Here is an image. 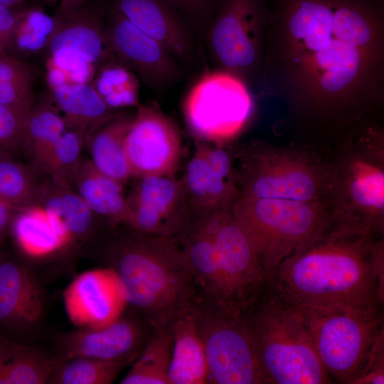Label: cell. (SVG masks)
<instances>
[{"label":"cell","mask_w":384,"mask_h":384,"mask_svg":"<svg viewBox=\"0 0 384 384\" xmlns=\"http://www.w3.org/2000/svg\"><path fill=\"white\" fill-rule=\"evenodd\" d=\"M23 8L22 5L0 6V48H5Z\"/></svg>","instance_id":"40"},{"label":"cell","mask_w":384,"mask_h":384,"mask_svg":"<svg viewBox=\"0 0 384 384\" xmlns=\"http://www.w3.org/2000/svg\"><path fill=\"white\" fill-rule=\"evenodd\" d=\"M171 326L154 329L121 384H169L173 350Z\"/></svg>","instance_id":"31"},{"label":"cell","mask_w":384,"mask_h":384,"mask_svg":"<svg viewBox=\"0 0 384 384\" xmlns=\"http://www.w3.org/2000/svg\"><path fill=\"white\" fill-rule=\"evenodd\" d=\"M328 201L336 223L379 235L384 228L383 129L368 121L343 137Z\"/></svg>","instance_id":"5"},{"label":"cell","mask_w":384,"mask_h":384,"mask_svg":"<svg viewBox=\"0 0 384 384\" xmlns=\"http://www.w3.org/2000/svg\"><path fill=\"white\" fill-rule=\"evenodd\" d=\"M60 16L62 21L46 49L47 56L73 60L97 69L109 62H120L107 36L104 8L86 1L78 9Z\"/></svg>","instance_id":"17"},{"label":"cell","mask_w":384,"mask_h":384,"mask_svg":"<svg viewBox=\"0 0 384 384\" xmlns=\"http://www.w3.org/2000/svg\"><path fill=\"white\" fill-rule=\"evenodd\" d=\"M262 80L295 114L344 135L384 102V0H267Z\"/></svg>","instance_id":"1"},{"label":"cell","mask_w":384,"mask_h":384,"mask_svg":"<svg viewBox=\"0 0 384 384\" xmlns=\"http://www.w3.org/2000/svg\"><path fill=\"white\" fill-rule=\"evenodd\" d=\"M209 383L263 384L242 313L198 295L193 308Z\"/></svg>","instance_id":"9"},{"label":"cell","mask_w":384,"mask_h":384,"mask_svg":"<svg viewBox=\"0 0 384 384\" xmlns=\"http://www.w3.org/2000/svg\"><path fill=\"white\" fill-rule=\"evenodd\" d=\"M62 18L48 15L38 6H23L4 49L22 59L46 50Z\"/></svg>","instance_id":"29"},{"label":"cell","mask_w":384,"mask_h":384,"mask_svg":"<svg viewBox=\"0 0 384 384\" xmlns=\"http://www.w3.org/2000/svg\"><path fill=\"white\" fill-rule=\"evenodd\" d=\"M210 43L224 71L245 82V77H262L266 31L270 20L267 0H218Z\"/></svg>","instance_id":"11"},{"label":"cell","mask_w":384,"mask_h":384,"mask_svg":"<svg viewBox=\"0 0 384 384\" xmlns=\"http://www.w3.org/2000/svg\"><path fill=\"white\" fill-rule=\"evenodd\" d=\"M138 179L126 197L125 225L144 235L177 240L192 218L182 181L175 176Z\"/></svg>","instance_id":"13"},{"label":"cell","mask_w":384,"mask_h":384,"mask_svg":"<svg viewBox=\"0 0 384 384\" xmlns=\"http://www.w3.org/2000/svg\"><path fill=\"white\" fill-rule=\"evenodd\" d=\"M36 170L17 161L12 154L0 151V200L18 209L33 205L41 184Z\"/></svg>","instance_id":"36"},{"label":"cell","mask_w":384,"mask_h":384,"mask_svg":"<svg viewBox=\"0 0 384 384\" xmlns=\"http://www.w3.org/2000/svg\"><path fill=\"white\" fill-rule=\"evenodd\" d=\"M58 361L0 336V384L48 383Z\"/></svg>","instance_id":"28"},{"label":"cell","mask_w":384,"mask_h":384,"mask_svg":"<svg viewBox=\"0 0 384 384\" xmlns=\"http://www.w3.org/2000/svg\"><path fill=\"white\" fill-rule=\"evenodd\" d=\"M11 232L20 249L32 257L49 255L69 245L60 228L37 205L17 211Z\"/></svg>","instance_id":"27"},{"label":"cell","mask_w":384,"mask_h":384,"mask_svg":"<svg viewBox=\"0 0 384 384\" xmlns=\"http://www.w3.org/2000/svg\"><path fill=\"white\" fill-rule=\"evenodd\" d=\"M181 181L192 215L210 211V178L206 158L204 142L198 141L196 143L194 154L186 166Z\"/></svg>","instance_id":"37"},{"label":"cell","mask_w":384,"mask_h":384,"mask_svg":"<svg viewBox=\"0 0 384 384\" xmlns=\"http://www.w3.org/2000/svg\"><path fill=\"white\" fill-rule=\"evenodd\" d=\"M29 0H0V6H15L25 4Z\"/></svg>","instance_id":"44"},{"label":"cell","mask_w":384,"mask_h":384,"mask_svg":"<svg viewBox=\"0 0 384 384\" xmlns=\"http://www.w3.org/2000/svg\"><path fill=\"white\" fill-rule=\"evenodd\" d=\"M242 314L263 384L333 383L318 357L302 308L267 283Z\"/></svg>","instance_id":"4"},{"label":"cell","mask_w":384,"mask_h":384,"mask_svg":"<svg viewBox=\"0 0 384 384\" xmlns=\"http://www.w3.org/2000/svg\"><path fill=\"white\" fill-rule=\"evenodd\" d=\"M26 121L0 104V151L14 154L21 148Z\"/></svg>","instance_id":"38"},{"label":"cell","mask_w":384,"mask_h":384,"mask_svg":"<svg viewBox=\"0 0 384 384\" xmlns=\"http://www.w3.org/2000/svg\"><path fill=\"white\" fill-rule=\"evenodd\" d=\"M177 242L193 274L198 295L230 310L242 313L233 302L219 254L212 240L191 220Z\"/></svg>","instance_id":"19"},{"label":"cell","mask_w":384,"mask_h":384,"mask_svg":"<svg viewBox=\"0 0 384 384\" xmlns=\"http://www.w3.org/2000/svg\"><path fill=\"white\" fill-rule=\"evenodd\" d=\"M73 186L95 214L125 225L127 205L124 186L97 170L90 159H82L74 175Z\"/></svg>","instance_id":"25"},{"label":"cell","mask_w":384,"mask_h":384,"mask_svg":"<svg viewBox=\"0 0 384 384\" xmlns=\"http://www.w3.org/2000/svg\"><path fill=\"white\" fill-rule=\"evenodd\" d=\"M33 205L46 212L69 244L87 235L92 228L95 214L77 192L50 178L41 183Z\"/></svg>","instance_id":"22"},{"label":"cell","mask_w":384,"mask_h":384,"mask_svg":"<svg viewBox=\"0 0 384 384\" xmlns=\"http://www.w3.org/2000/svg\"><path fill=\"white\" fill-rule=\"evenodd\" d=\"M300 308L329 378L338 383L356 384L383 336V313Z\"/></svg>","instance_id":"8"},{"label":"cell","mask_w":384,"mask_h":384,"mask_svg":"<svg viewBox=\"0 0 384 384\" xmlns=\"http://www.w3.org/2000/svg\"><path fill=\"white\" fill-rule=\"evenodd\" d=\"M107 36L119 60L151 88H163L178 77L174 57L129 21L112 4L106 12Z\"/></svg>","instance_id":"15"},{"label":"cell","mask_w":384,"mask_h":384,"mask_svg":"<svg viewBox=\"0 0 384 384\" xmlns=\"http://www.w3.org/2000/svg\"><path fill=\"white\" fill-rule=\"evenodd\" d=\"M232 212L249 238L269 278L299 245L331 220L328 201L239 197Z\"/></svg>","instance_id":"7"},{"label":"cell","mask_w":384,"mask_h":384,"mask_svg":"<svg viewBox=\"0 0 384 384\" xmlns=\"http://www.w3.org/2000/svg\"><path fill=\"white\" fill-rule=\"evenodd\" d=\"M19 209L0 200V242L11 232V224Z\"/></svg>","instance_id":"42"},{"label":"cell","mask_w":384,"mask_h":384,"mask_svg":"<svg viewBox=\"0 0 384 384\" xmlns=\"http://www.w3.org/2000/svg\"><path fill=\"white\" fill-rule=\"evenodd\" d=\"M107 256L127 305L154 329L192 311L198 289L177 240L129 228L112 241Z\"/></svg>","instance_id":"3"},{"label":"cell","mask_w":384,"mask_h":384,"mask_svg":"<svg viewBox=\"0 0 384 384\" xmlns=\"http://www.w3.org/2000/svg\"><path fill=\"white\" fill-rule=\"evenodd\" d=\"M134 361H105L88 357H72L58 361L48 383L110 384Z\"/></svg>","instance_id":"33"},{"label":"cell","mask_w":384,"mask_h":384,"mask_svg":"<svg viewBox=\"0 0 384 384\" xmlns=\"http://www.w3.org/2000/svg\"><path fill=\"white\" fill-rule=\"evenodd\" d=\"M383 338L384 336H382L376 343L368 366L356 384L384 383Z\"/></svg>","instance_id":"39"},{"label":"cell","mask_w":384,"mask_h":384,"mask_svg":"<svg viewBox=\"0 0 384 384\" xmlns=\"http://www.w3.org/2000/svg\"><path fill=\"white\" fill-rule=\"evenodd\" d=\"M85 137L80 132L68 128L49 149L36 166L58 183L72 188L74 175L82 160Z\"/></svg>","instance_id":"35"},{"label":"cell","mask_w":384,"mask_h":384,"mask_svg":"<svg viewBox=\"0 0 384 384\" xmlns=\"http://www.w3.org/2000/svg\"><path fill=\"white\" fill-rule=\"evenodd\" d=\"M231 208L195 215L191 220L214 243L233 302L243 312L259 298L267 285L268 278Z\"/></svg>","instance_id":"12"},{"label":"cell","mask_w":384,"mask_h":384,"mask_svg":"<svg viewBox=\"0 0 384 384\" xmlns=\"http://www.w3.org/2000/svg\"><path fill=\"white\" fill-rule=\"evenodd\" d=\"M132 177L174 176L181 159L178 129L154 104L137 106L124 140Z\"/></svg>","instance_id":"14"},{"label":"cell","mask_w":384,"mask_h":384,"mask_svg":"<svg viewBox=\"0 0 384 384\" xmlns=\"http://www.w3.org/2000/svg\"><path fill=\"white\" fill-rule=\"evenodd\" d=\"M112 110L139 105V84L137 76L119 61L99 66L91 82Z\"/></svg>","instance_id":"34"},{"label":"cell","mask_w":384,"mask_h":384,"mask_svg":"<svg viewBox=\"0 0 384 384\" xmlns=\"http://www.w3.org/2000/svg\"><path fill=\"white\" fill-rule=\"evenodd\" d=\"M132 119L114 114L93 129L85 139L90 160L95 168L123 186L132 177L124 140Z\"/></svg>","instance_id":"24"},{"label":"cell","mask_w":384,"mask_h":384,"mask_svg":"<svg viewBox=\"0 0 384 384\" xmlns=\"http://www.w3.org/2000/svg\"><path fill=\"white\" fill-rule=\"evenodd\" d=\"M48 4H55L57 0H46ZM87 0H60L56 14L64 16L82 6Z\"/></svg>","instance_id":"43"},{"label":"cell","mask_w":384,"mask_h":384,"mask_svg":"<svg viewBox=\"0 0 384 384\" xmlns=\"http://www.w3.org/2000/svg\"><path fill=\"white\" fill-rule=\"evenodd\" d=\"M253 107L245 82L223 70L208 73L196 82L186 95L183 112L198 141L225 145L243 130Z\"/></svg>","instance_id":"10"},{"label":"cell","mask_w":384,"mask_h":384,"mask_svg":"<svg viewBox=\"0 0 384 384\" xmlns=\"http://www.w3.org/2000/svg\"><path fill=\"white\" fill-rule=\"evenodd\" d=\"M171 329L174 342L169 384L208 383L207 359L193 309L177 319Z\"/></svg>","instance_id":"23"},{"label":"cell","mask_w":384,"mask_h":384,"mask_svg":"<svg viewBox=\"0 0 384 384\" xmlns=\"http://www.w3.org/2000/svg\"><path fill=\"white\" fill-rule=\"evenodd\" d=\"M154 329L136 313L122 315L112 323L97 328H80L61 342L62 357H88L105 361H134Z\"/></svg>","instance_id":"18"},{"label":"cell","mask_w":384,"mask_h":384,"mask_svg":"<svg viewBox=\"0 0 384 384\" xmlns=\"http://www.w3.org/2000/svg\"><path fill=\"white\" fill-rule=\"evenodd\" d=\"M66 129L63 117L53 100L34 102L25 122L21 149L35 169Z\"/></svg>","instance_id":"30"},{"label":"cell","mask_w":384,"mask_h":384,"mask_svg":"<svg viewBox=\"0 0 384 384\" xmlns=\"http://www.w3.org/2000/svg\"><path fill=\"white\" fill-rule=\"evenodd\" d=\"M332 163L311 150L251 142L234 156L238 198L328 201Z\"/></svg>","instance_id":"6"},{"label":"cell","mask_w":384,"mask_h":384,"mask_svg":"<svg viewBox=\"0 0 384 384\" xmlns=\"http://www.w3.org/2000/svg\"><path fill=\"white\" fill-rule=\"evenodd\" d=\"M52 100L66 127L86 137L97 127L114 115L90 83H73L53 90Z\"/></svg>","instance_id":"26"},{"label":"cell","mask_w":384,"mask_h":384,"mask_svg":"<svg viewBox=\"0 0 384 384\" xmlns=\"http://www.w3.org/2000/svg\"><path fill=\"white\" fill-rule=\"evenodd\" d=\"M70 321L79 328H97L119 318L127 306L124 288L110 267L79 274L63 293Z\"/></svg>","instance_id":"16"},{"label":"cell","mask_w":384,"mask_h":384,"mask_svg":"<svg viewBox=\"0 0 384 384\" xmlns=\"http://www.w3.org/2000/svg\"><path fill=\"white\" fill-rule=\"evenodd\" d=\"M34 102L30 65L0 48V104L26 121Z\"/></svg>","instance_id":"32"},{"label":"cell","mask_w":384,"mask_h":384,"mask_svg":"<svg viewBox=\"0 0 384 384\" xmlns=\"http://www.w3.org/2000/svg\"><path fill=\"white\" fill-rule=\"evenodd\" d=\"M112 5L174 57L186 58L190 54L189 37L166 0H114Z\"/></svg>","instance_id":"20"},{"label":"cell","mask_w":384,"mask_h":384,"mask_svg":"<svg viewBox=\"0 0 384 384\" xmlns=\"http://www.w3.org/2000/svg\"><path fill=\"white\" fill-rule=\"evenodd\" d=\"M43 294L32 274L11 261L0 262V322L32 324L43 311Z\"/></svg>","instance_id":"21"},{"label":"cell","mask_w":384,"mask_h":384,"mask_svg":"<svg viewBox=\"0 0 384 384\" xmlns=\"http://www.w3.org/2000/svg\"><path fill=\"white\" fill-rule=\"evenodd\" d=\"M383 235L330 221L274 269L268 284L303 308L383 313Z\"/></svg>","instance_id":"2"},{"label":"cell","mask_w":384,"mask_h":384,"mask_svg":"<svg viewBox=\"0 0 384 384\" xmlns=\"http://www.w3.org/2000/svg\"><path fill=\"white\" fill-rule=\"evenodd\" d=\"M174 7L186 14L198 18L203 15L209 6L218 0H166Z\"/></svg>","instance_id":"41"}]
</instances>
